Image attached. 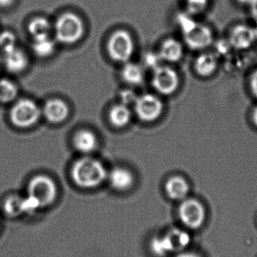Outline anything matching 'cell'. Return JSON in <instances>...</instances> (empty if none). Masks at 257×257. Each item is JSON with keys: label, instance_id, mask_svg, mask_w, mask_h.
<instances>
[{"label": "cell", "instance_id": "cell-1", "mask_svg": "<svg viewBox=\"0 0 257 257\" xmlns=\"http://www.w3.org/2000/svg\"><path fill=\"white\" fill-rule=\"evenodd\" d=\"M70 173L74 183L84 189L98 187L108 175L107 169L101 161L89 157L77 160L71 168Z\"/></svg>", "mask_w": 257, "mask_h": 257}, {"label": "cell", "instance_id": "cell-12", "mask_svg": "<svg viewBox=\"0 0 257 257\" xmlns=\"http://www.w3.org/2000/svg\"><path fill=\"white\" fill-rule=\"evenodd\" d=\"M110 186L118 191L129 190L134 183L132 172L125 168H114L107 175Z\"/></svg>", "mask_w": 257, "mask_h": 257}, {"label": "cell", "instance_id": "cell-2", "mask_svg": "<svg viewBox=\"0 0 257 257\" xmlns=\"http://www.w3.org/2000/svg\"><path fill=\"white\" fill-rule=\"evenodd\" d=\"M184 41L189 48L193 50H202L208 48L214 42V35L212 29L206 24L198 22L188 14H182L178 18Z\"/></svg>", "mask_w": 257, "mask_h": 257}, {"label": "cell", "instance_id": "cell-14", "mask_svg": "<svg viewBox=\"0 0 257 257\" xmlns=\"http://www.w3.org/2000/svg\"><path fill=\"white\" fill-rule=\"evenodd\" d=\"M5 66L12 73H20L27 69L28 57L23 50L16 48L10 52L4 54L3 59Z\"/></svg>", "mask_w": 257, "mask_h": 257}, {"label": "cell", "instance_id": "cell-17", "mask_svg": "<svg viewBox=\"0 0 257 257\" xmlns=\"http://www.w3.org/2000/svg\"><path fill=\"white\" fill-rule=\"evenodd\" d=\"M72 143L78 152L89 154L96 149L98 139L90 130H81L74 135Z\"/></svg>", "mask_w": 257, "mask_h": 257}, {"label": "cell", "instance_id": "cell-29", "mask_svg": "<svg viewBox=\"0 0 257 257\" xmlns=\"http://www.w3.org/2000/svg\"><path fill=\"white\" fill-rule=\"evenodd\" d=\"M137 99V95L132 90H122V93H120V103L128 105V106H130L131 105H134Z\"/></svg>", "mask_w": 257, "mask_h": 257}, {"label": "cell", "instance_id": "cell-28", "mask_svg": "<svg viewBox=\"0 0 257 257\" xmlns=\"http://www.w3.org/2000/svg\"><path fill=\"white\" fill-rule=\"evenodd\" d=\"M159 54L154 53H147L144 56V63L148 67L155 69L160 66V61H161Z\"/></svg>", "mask_w": 257, "mask_h": 257}, {"label": "cell", "instance_id": "cell-8", "mask_svg": "<svg viewBox=\"0 0 257 257\" xmlns=\"http://www.w3.org/2000/svg\"><path fill=\"white\" fill-rule=\"evenodd\" d=\"M134 105L137 117L144 122H152L157 120L163 111L161 99L150 93L137 97Z\"/></svg>", "mask_w": 257, "mask_h": 257}, {"label": "cell", "instance_id": "cell-22", "mask_svg": "<svg viewBox=\"0 0 257 257\" xmlns=\"http://www.w3.org/2000/svg\"><path fill=\"white\" fill-rule=\"evenodd\" d=\"M56 49V44L51 37L33 40L32 50L37 57L46 58L54 54Z\"/></svg>", "mask_w": 257, "mask_h": 257}, {"label": "cell", "instance_id": "cell-33", "mask_svg": "<svg viewBox=\"0 0 257 257\" xmlns=\"http://www.w3.org/2000/svg\"><path fill=\"white\" fill-rule=\"evenodd\" d=\"M176 257H201L199 255L191 252H181Z\"/></svg>", "mask_w": 257, "mask_h": 257}, {"label": "cell", "instance_id": "cell-24", "mask_svg": "<svg viewBox=\"0 0 257 257\" xmlns=\"http://www.w3.org/2000/svg\"><path fill=\"white\" fill-rule=\"evenodd\" d=\"M18 94L16 84L8 79L0 80V103L13 102Z\"/></svg>", "mask_w": 257, "mask_h": 257}, {"label": "cell", "instance_id": "cell-34", "mask_svg": "<svg viewBox=\"0 0 257 257\" xmlns=\"http://www.w3.org/2000/svg\"><path fill=\"white\" fill-rule=\"evenodd\" d=\"M236 1L241 5L250 6L254 0H236Z\"/></svg>", "mask_w": 257, "mask_h": 257}, {"label": "cell", "instance_id": "cell-9", "mask_svg": "<svg viewBox=\"0 0 257 257\" xmlns=\"http://www.w3.org/2000/svg\"><path fill=\"white\" fill-rule=\"evenodd\" d=\"M152 86L163 95H170L175 93L179 86V77L172 68L167 66H158L154 69L152 77Z\"/></svg>", "mask_w": 257, "mask_h": 257}, {"label": "cell", "instance_id": "cell-36", "mask_svg": "<svg viewBox=\"0 0 257 257\" xmlns=\"http://www.w3.org/2000/svg\"><path fill=\"white\" fill-rule=\"evenodd\" d=\"M255 29V32H256V41H257V23H256V27H254Z\"/></svg>", "mask_w": 257, "mask_h": 257}, {"label": "cell", "instance_id": "cell-19", "mask_svg": "<svg viewBox=\"0 0 257 257\" xmlns=\"http://www.w3.org/2000/svg\"><path fill=\"white\" fill-rule=\"evenodd\" d=\"M165 236L170 244L172 253L182 252L191 243L190 234L182 229H172Z\"/></svg>", "mask_w": 257, "mask_h": 257}, {"label": "cell", "instance_id": "cell-26", "mask_svg": "<svg viewBox=\"0 0 257 257\" xmlns=\"http://www.w3.org/2000/svg\"><path fill=\"white\" fill-rule=\"evenodd\" d=\"M16 36L9 30L0 33V50L3 54L10 52L17 48Z\"/></svg>", "mask_w": 257, "mask_h": 257}, {"label": "cell", "instance_id": "cell-21", "mask_svg": "<svg viewBox=\"0 0 257 257\" xmlns=\"http://www.w3.org/2000/svg\"><path fill=\"white\" fill-rule=\"evenodd\" d=\"M122 77L130 85H140L144 80V72L140 65L128 62L122 68Z\"/></svg>", "mask_w": 257, "mask_h": 257}, {"label": "cell", "instance_id": "cell-23", "mask_svg": "<svg viewBox=\"0 0 257 257\" xmlns=\"http://www.w3.org/2000/svg\"><path fill=\"white\" fill-rule=\"evenodd\" d=\"M3 209L5 213L11 217H18L26 213L24 199H21L18 196H10L5 202Z\"/></svg>", "mask_w": 257, "mask_h": 257}, {"label": "cell", "instance_id": "cell-25", "mask_svg": "<svg viewBox=\"0 0 257 257\" xmlns=\"http://www.w3.org/2000/svg\"><path fill=\"white\" fill-rule=\"evenodd\" d=\"M210 0H185L186 13L191 16L201 15L209 6Z\"/></svg>", "mask_w": 257, "mask_h": 257}, {"label": "cell", "instance_id": "cell-27", "mask_svg": "<svg viewBox=\"0 0 257 257\" xmlns=\"http://www.w3.org/2000/svg\"><path fill=\"white\" fill-rule=\"evenodd\" d=\"M151 247L154 253L159 256H167L169 253H172V248L166 236L154 238Z\"/></svg>", "mask_w": 257, "mask_h": 257}, {"label": "cell", "instance_id": "cell-20", "mask_svg": "<svg viewBox=\"0 0 257 257\" xmlns=\"http://www.w3.org/2000/svg\"><path fill=\"white\" fill-rule=\"evenodd\" d=\"M218 60L217 57L213 54H201L196 59L195 67L196 72L201 76L208 77L212 75L217 68Z\"/></svg>", "mask_w": 257, "mask_h": 257}, {"label": "cell", "instance_id": "cell-7", "mask_svg": "<svg viewBox=\"0 0 257 257\" xmlns=\"http://www.w3.org/2000/svg\"><path fill=\"white\" fill-rule=\"evenodd\" d=\"M178 216L184 226L189 229L202 227L206 219V211L202 202L196 199H185L178 209Z\"/></svg>", "mask_w": 257, "mask_h": 257}, {"label": "cell", "instance_id": "cell-15", "mask_svg": "<svg viewBox=\"0 0 257 257\" xmlns=\"http://www.w3.org/2000/svg\"><path fill=\"white\" fill-rule=\"evenodd\" d=\"M158 54L161 60L175 63L182 58L184 55V47L178 39L168 38L161 44Z\"/></svg>", "mask_w": 257, "mask_h": 257}, {"label": "cell", "instance_id": "cell-4", "mask_svg": "<svg viewBox=\"0 0 257 257\" xmlns=\"http://www.w3.org/2000/svg\"><path fill=\"white\" fill-rule=\"evenodd\" d=\"M28 197L33 201L38 208L49 206L55 201L57 188L55 182L47 175L33 177L27 187Z\"/></svg>", "mask_w": 257, "mask_h": 257}, {"label": "cell", "instance_id": "cell-37", "mask_svg": "<svg viewBox=\"0 0 257 257\" xmlns=\"http://www.w3.org/2000/svg\"><path fill=\"white\" fill-rule=\"evenodd\" d=\"M0 63H1V57H0Z\"/></svg>", "mask_w": 257, "mask_h": 257}, {"label": "cell", "instance_id": "cell-31", "mask_svg": "<svg viewBox=\"0 0 257 257\" xmlns=\"http://www.w3.org/2000/svg\"><path fill=\"white\" fill-rule=\"evenodd\" d=\"M249 7L250 9V14H251L252 17L257 23V0H254Z\"/></svg>", "mask_w": 257, "mask_h": 257}, {"label": "cell", "instance_id": "cell-30", "mask_svg": "<svg viewBox=\"0 0 257 257\" xmlns=\"http://www.w3.org/2000/svg\"><path fill=\"white\" fill-rule=\"evenodd\" d=\"M250 87L253 94L257 98V70L255 71L252 75L251 79H250Z\"/></svg>", "mask_w": 257, "mask_h": 257}, {"label": "cell", "instance_id": "cell-3", "mask_svg": "<svg viewBox=\"0 0 257 257\" xmlns=\"http://www.w3.org/2000/svg\"><path fill=\"white\" fill-rule=\"evenodd\" d=\"M84 32V21L73 12H66L59 15L53 25L56 40L64 45H73L79 42Z\"/></svg>", "mask_w": 257, "mask_h": 257}, {"label": "cell", "instance_id": "cell-10", "mask_svg": "<svg viewBox=\"0 0 257 257\" xmlns=\"http://www.w3.org/2000/svg\"><path fill=\"white\" fill-rule=\"evenodd\" d=\"M228 42L235 49L244 50L250 48L256 42L254 27L248 24H236L229 33Z\"/></svg>", "mask_w": 257, "mask_h": 257}, {"label": "cell", "instance_id": "cell-35", "mask_svg": "<svg viewBox=\"0 0 257 257\" xmlns=\"http://www.w3.org/2000/svg\"><path fill=\"white\" fill-rule=\"evenodd\" d=\"M252 118H253V123H254V124L257 126V107L253 110Z\"/></svg>", "mask_w": 257, "mask_h": 257}, {"label": "cell", "instance_id": "cell-6", "mask_svg": "<svg viewBox=\"0 0 257 257\" xmlns=\"http://www.w3.org/2000/svg\"><path fill=\"white\" fill-rule=\"evenodd\" d=\"M42 114V110L34 101L23 99L12 106L10 119L14 126L25 128L36 124Z\"/></svg>", "mask_w": 257, "mask_h": 257}, {"label": "cell", "instance_id": "cell-5", "mask_svg": "<svg viewBox=\"0 0 257 257\" xmlns=\"http://www.w3.org/2000/svg\"><path fill=\"white\" fill-rule=\"evenodd\" d=\"M107 51L114 61L125 63L129 62L134 52V39L125 30L113 32L107 41Z\"/></svg>", "mask_w": 257, "mask_h": 257}, {"label": "cell", "instance_id": "cell-13", "mask_svg": "<svg viewBox=\"0 0 257 257\" xmlns=\"http://www.w3.org/2000/svg\"><path fill=\"white\" fill-rule=\"evenodd\" d=\"M165 191L170 199L173 200H184L190 193V185L185 178L181 176L172 177L165 184Z\"/></svg>", "mask_w": 257, "mask_h": 257}, {"label": "cell", "instance_id": "cell-18", "mask_svg": "<svg viewBox=\"0 0 257 257\" xmlns=\"http://www.w3.org/2000/svg\"><path fill=\"white\" fill-rule=\"evenodd\" d=\"M132 113L128 105L122 103L114 105L109 112V119L113 126L118 128L126 126L131 121Z\"/></svg>", "mask_w": 257, "mask_h": 257}, {"label": "cell", "instance_id": "cell-16", "mask_svg": "<svg viewBox=\"0 0 257 257\" xmlns=\"http://www.w3.org/2000/svg\"><path fill=\"white\" fill-rule=\"evenodd\" d=\"M27 32L33 40L51 37L53 25L45 17H36L27 24Z\"/></svg>", "mask_w": 257, "mask_h": 257}, {"label": "cell", "instance_id": "cell-32", "mask_svg": "<svg viewBox=\"0 0 257 257\" xmlns=\"http://www.w3.org/2000/svg\"><path fill=\"white\" fill-rule=\"evenodd\" d=\"M15 0H0V7L7 9L15 3Z\"/></svg>", "mask_w": 257, "mask_h": 257}, {"label": "cell", "instance_id": "cell-11", "mask_svg": "<svg viewBox=\"0 0 257 257\" xmlns=\"http://www.w3.org/2000/svg\"><path fill=\"white\" fill-rule=\"evenodd\" d=\"M42 114L50 123H60L69 117V108L64 101L60 99H52L45 104Z\"/></svg>", "mask_w": 257, "mask_h": 257}]
</instances>
